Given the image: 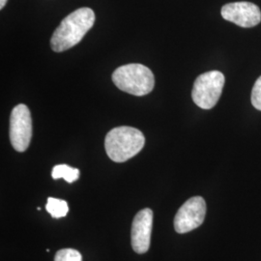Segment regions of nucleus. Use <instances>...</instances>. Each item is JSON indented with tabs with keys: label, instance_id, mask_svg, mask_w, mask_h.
Returning <instances> with one entry per match:
<instances>
[{
	"label": "nucleus",
	"instance_id": "1",
	"mask_svg": "<svg viewBox=\"0 0 261 261\" xmlns=\"http://www.w3.org/2000/svg\"><path fill=\"white\" fill-rule=\"evenodd\" d=\"M95 22L93 10L80 8L62 19L50 39V47L56 53H62L77 45Z\"/></svg>",
	"mask_w": 261,
	"mask_h": 261
},
{
	"label": "nucleus",
	"instance_id": "2",
	"mask_svg": "<svg viewBox=\"0 0 261 261\" xmlns=\"http://www.w3.org/2000/svg\"><path fill=\"white\" fill-rule=\"evenodd\" d=\"M145 138L140 130L122 126L110 130L105 140L108 156L115 163H124L135 157L144 147Z\"/></svg>",
	"mask_w": 261,
	"mask_h": 261
},
{
	"label": "nucleus",
	"instance_id": "3",
	"mask_svg": "<svg viewBox=\"0 0 261 261\" xmlns=\"http://www.w3.org/2000/svg\"><path fill=\"white\" fill-rule=\"evenodd\" d=\"M112 82L124 92L144 96L153 90L155 77L149 68L134 63L117 68L112 74Z\"/></svg>",
	"mask_w": 261,
	"mask_h": 261
},
{
	"label": "nucleus",
	"instance_id": "4",
	"mask_svg": "<svg viewBox=\"0 0 261 261\" xmlns=\"http://www.w3.org/2000/svg\"><path fill=\"white\" fill-rule=\"evenodd\" d=\"M224 75L220 71L206 72L196 77L192 98L197 107L211 110L218 103L224 88Z\"/></svg>",
	"mask_w": 261,
	"mask_h": 261
},
{
	"label": "nucleus",
	"instance_id": "5",
	"mask_svg": "<svg viewBox=\"0 0 261 261\" xmlns=\"http://www.w3.org/2000/svg\"><path fill=\"white\" fill-rule=\"evenodd\" d=\"M32 138V118L28 107L23 103L16 106L10 116V140L14 149L24 152Z\"/></svg>",
	"mask_w": 261,
	"mask_h": 261
},
{
	"label": "nucleus",
	"instance_id": "6",
	"mask_svg": "<svg viewBox=\"0 0 261 261\" xmlns=\"http://www.w3.org/2000/svg\"><path fill=\"white\" fill-rule=\"evenodd\" d=\"M206 215L205 200L201 196L188 199L174 218V228L178 233H187L200 226Z\"/></svg>",
	"mask_w": 261,
	"mask_h": 261
},
{
	"label": "nucleus",
	"instance_id": "7",
	"mask_svg": "<svg viewBox=\"0 0 261 261\" xmlns=\"http://www.w3.org/2000/svg\"><path fill=\"white\" fill-rule=\"evenodd\" d=\"M222 17L240 28L256 27L261 21L259 7L251 2H232L225 4L221 11Z\"/></svg>",
	"mask_w": 261,
	"mask_h": 261
},
{
	"label": "nucleus",
	"instance_id": "8",
	"mask_svg": "<svg viewBox=\"0 0 261 261\" xmlns=\"http://www.w3.org/2000/svg\"><path fill=\"white\" fill-rule=\"evenodd\" d=\"M153 225V211L145 208L135 216L132 231L130 242L133 250L137 253H145L149 250L151 232Z\"/></svg>",
	"mask_w": 261,
	"mask_h": 261
},
{
	"label": "nucleus",
	"instance_id": "9",
	"mask_svg": "<svg viewBox=\"0 0 261 261\" xmlns=\"http://www.w3.org/2000/svg\"><path fill=\"white\" fill-rule=\"evenodd\" d=\"M80 170L77 168H72L68 165H57L53 168L51 176L54 179L63 178L66 182L73 183L80 178Z\"/></svg>",
	"mask_w": 261,
	"mask_h": 261
},
{
	"label": "nucleus",
	"instance_id": "10",
	"mask_svg": "<svg viewBox=\"0 0 261 261\" xmlns=\"http://www.w3.org/2000/svg\"><path fill=\"white\" fill-rule=\"evenodd\" d=\"M46 209L50 216L55 219H59L66 217V215L69 212L68 203L65 200L58 199L55 197H48L47 198V205Z\"/></svg>",
	"mask_w": 261,
	"mask_h": 261
},
{
	"label": "nucleus",
	"instance_id": "11",
	"mask_svg": "<svg viewBox=\"0 0 261 261\" xmlns=\"http://www.w3.org/2000/svg\"><path fill=\"white\" fill-rule=\"evenodd\" d=\"M55 261H83V256L75 249H62L56 252Z\"/></svg>",
	"mask_w": 261,
	"mask_h": 261
},
{
	"label": "nucleus",
	"instance_id": "12",
	"mask_svg": "<svg viewBox=\"0 0 261 261\" xmlns=\"http://www.w3.org/2000/svg\"><path fill=\"white\" fill-rule=\"evenodd\" d=\"M251 100H252V106L256 110L261 111V75L257 79V81L255 82V84L252 87Z\"/></svg>",
	"mask_w": 261,
	"mask_h": 261
},
{
	"label": "nucleus",
	"instance_id": "13",
	"mask_svg": "<svg viewBox=\"0 0 261 261\" xmlns=\"http://www.w3.org/2000/svg\"><path fill=\"white\" fill-rule=\"evenodd\" d=\"M8 0H0V9H3Z\"/></svg>",
	"mask_w": 261,
	"mask_h": 261
}]
</instances>
